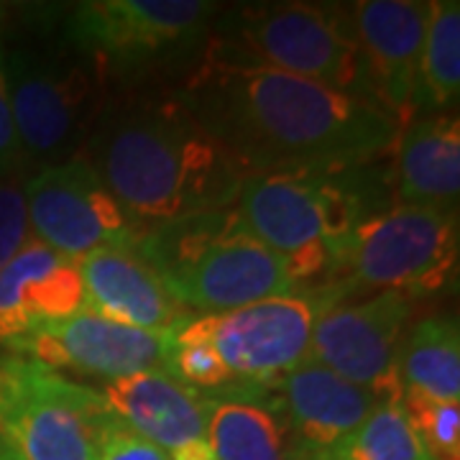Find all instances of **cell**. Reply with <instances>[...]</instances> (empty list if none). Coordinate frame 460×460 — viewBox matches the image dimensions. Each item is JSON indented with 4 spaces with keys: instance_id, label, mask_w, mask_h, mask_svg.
I'll return each instance as SVG.
<instances>
[{
    "instance_id": "4",
    "label": "cell",
    "mask_w": 460,
    "mask_h": 460,
    "mask_svg": "<svg viewBox=\"0 0 460 460\" xmlns=\"http://www.w3.org/2000/svg\"><path fill=\"white\" fill-rule=\"evenodd\" d=\"M184 310L230 313L299 295L284 263L248 233L233 208L148 230L136 251Z\"/></svg>"
},
{
    "instance_id": "13",
    "label": "cell",
    "mask_w": 460,
    "mask_h": 460,
    "mask_svg": "<svg viewBox=\"0 0 460 460\" xmlns=\"http://www.w3.org/2000/svg\"><path fill=\"white\" fill-rule=\"evenodd\" d=\"M432 3L363 0L348 8L366 98L404 128L417 111V77Z\"/></svg>"
},
{
    "instance_id": "24",
    "label": "cell",
    "mask_w": 460,
    "mask_h": 460,
    "mask_svg": "<svg viewBox=\"0 0 460 460\" xmlns=\"http://www.w3.org/2000/svg\"><path fill=\"white\" fill-rule=\"evenodd\" d=\"M399 404L429 460H460V402L402 396Z\"/></svg>"
},
{
    "instance_id": "15",
    "label": "cell",
    "mask_w": 460,
    "mask_h": 460,
    "mask_svg": "<svg viewBox=\"0 0 460 460\" xmlns=\"http://www.w3.org/2000/svg\"><path fill=\"white\" fill-rule=\"evenodd\" d=\"M281 411L299 460H323L384 402V392L353 384L314 361H302L277 384Z\"/></svg>"
},
{
    "instance_id": "5",
    "label": "cell",
    "mask_w": 460,
    "mask_h": 460,
    "mask_svg": "<svg viewBox=\"0 0 460 460\" xmlns=\"http://www.w3.org/2000/svg\"><path fill=\"white\" fill-rule=\"evenodd\" d=\"M208 54L235 65L295 75L368 100L361 54L345 8L317 3L241 5L230 13Z\"/></svg>"
},
{
    "instance_id": "19",
    "label": "cell",
    "mask_w": 460,
    "mask_h": 460,
    "mask_svg": "<svg viewBox=\"0 0 460 460\" xmlns=\"http://www.w3.org/2000/svg\"><path fill=\"white\" fill-rule=\"evenodd\" d=\"M396 205L456 213L460 198L458 115L432 113L410 120L396 138Z\"/></svg>"
},
{
    "instance_id": "8",
    "label": "cell",
    "mask_w": 460,
    "mask_h": 460,
    "mask_svg": "<svg viewBox=\"0 0 460 460\" xmlns=\"http://www.w3.org/2000/svg\"><path fill=\"white\" fill-rule=\"evenodd\" d=\"M115 414L100 392L26 358H0V435L23 460H95Z\"/></svg>"
},
{
    "instance_id": "22",
    "label": "cell",
    "mask_w": 460,
    "mask_h": 460,
    "mask_svg": "<svg viewBox=\"0 0 460 460\" xmlns=\"http://www.w3.org/2000/svg\"><path fill=\"white\" fill-rule=\"evenodd\" d=\"M460 93V3L432 0L420 77H417V111L450 108Z\"/></svg>"
},
{
    "instance_id": "21",
    "label": "cell",
    "mask_w": 460,
    "mask_h": 460,
    "mask_svg": "<svg viewBox=\"0 0 460 460\" xmlns=\"http://www.w3.org/2000/svg\"><path fill=\"white\" fill-rule=\"evenodd\" d=\"M402 396L460 402V332L453 317H429L404 335L396 356Z\"/></svg>"
},
{
    "instance_id": "10",
    "label": "cell",
    "mask_w": 460,
    "mask_h": 460,
    "mask_svg": "<svg viewBox=\"0 0 460 460\" xmlns=\"http://www.w3.org/2000/svg\"><path fill=\"white\" fill-rule=\"evenodd\" d=\"M8 95L23 159L44 166L75 159L93 111L98 77L83 57L5 47Z\"/></svg>"
},
{
    "instance_id": "9",
    "label": "cell",
    "mask_w": 460,
    "mask_h": 460,
    "mask_svg": "<svg viewBox=\"0 0 460 460\" xmlns=\"http://www.w3.org/2000/svg\"><path fill=\"white\" fill-rule=\"evenodd\" d=\"M341 296L338 287H323L317 295L271 296L230 313L187 317L184 325L210 341L233 384L266 389L307 361L317 317Z\"/></svg>"
},
{
    "instance_id": "11",
    "label": "cell",
    "mask_w": 460,
    "mask_h": 460,
    "mask_svg": "<svg viewBox=\"0 0 460 460\" xmlns=\"http://www.w3.org/2000/svg\"><path fill=\"white\" fill-rule=\"evenodd\" d=\"M33 241L80 261L95 251H138L146 235L84 156L44 166L23 181Z\"/></svg>"
},
{
    "instance_id": "12",
    "label": "cell",
    "mask_w": 460,
    "mask_h": 460,
    "mask_svg": "<svg viewBox=\"0 0 460 460\" xmlns=\"http://www.w3.org/2000/svg\"><path fill=\"white\" fill-rule=\"evenodd\" d=\"M411 314V296L376 292L338 302L317 317L307 358L332 374L402 402L396 356Z\"/></svg>"
},
{
    "instance_id": "23",
    "label": "cell",
    "mask_w": 460,
    "mask_h": 460,
    "mask_svg": "<svg viewBox=\"0 0 460 460\" xmlns=\"http://www.w3.org/2000/svg\"><path fill=\"white\" fill-rule=\"evenodd\" d=\"M323 460H429L399 402H384Z\"/></svg>"
},
{
    "instance_id": "7",
    "label": "cell",
    "mask_w": 460,
    "mask_h": 460,
    "mask_svg": "<svg viewBox=\"0 0 460 460\" xmlns=\"http://www.w3.org/2000/svg\"><path fill=\"white\" fill-rule=\"evenodd\" d=\"M458 269V215L392 205L353 230L335 277L341 292L376 289L407 296L445 289Z\"/></svg>"
},
{
    "instance_id": "16",
    "label": "cell",
    "mask_w": 460,
    "mask_h": 460,
    "mask_svg": "<svg viewBox=\"0 0 460 460\" xmlns=\"http://www.w3.org/2000/svg\"><path fill=\"white\" fill-rule=\"evenodd\" d=\"M84 310L77 261L29 241L0 269V343L11 345L33 330Z\"/></svg>"
},
{
    "instance_id": "28",
    "label": "cell",
    "mask_w": 460,
    "mask_h": 460,
    "mask_svg": "<svg viewBox=\"0 0 460 460\" xmlns=\"http://www.w3.org/2000/svg\"><path fill=\"white\" fill-rule=\"evenodd\" d=\"M169 458L172 460H215L213 456V447L208 440H195V443H187L177 447V450H172L169 453Z\"/></svg>"
},
{
    "instance_id": "1",
    "label": "cell",
    "mask_w": 460,
    "mask_h": 460,
    "mask_svg": "<svg viewBox=\"0 0 460 460\" xmlns=\"http://www.w3.org/2000/svg\"><path fill=\"white\" fill-rule=\"evenodd\" d=\"M181 102L246 172H343L394 151L402 126L368 100L266 66L202 59Z\"/></svg>"
},
{
    "instance_id": "17",
    "label": "cell",
    "mask_w": 460,
    "mask_h": 460,
    "mask_svg": "<svg viewBox=\"0 0 460 460\" xmlns=\"http://www.w3.org/2000/svg\"><path fill=\"white\" fill-rule=\"evenodd\" d=\"M77 269L87 313L148 332H172L187 320V310L136 251H95Z\"/></svg>"
},
{
    "instance_id": "29",
    "label": "cell",
    "mask_w": 460,
    "mask_h": 460,
    "mask_svg": "<svg viewBox=\"0 0 460 460\" xmlns=\"http://www.w3.org/2000/svg\"><path fill=\"white\" fill-rule=\"evenodd\" d=\"M0 460H23L21 458V453H18L16 447L8 443L3 435H0Z\"/></svg>"
},
{
    "instance_id": "27",
    "label": "cell",
    "mask_w": 460,
    "mask_h": 460,
    "mask_svg": "<svg viewBox=\"0 0 460 460\" xmlns=\"http://www.w3.org/2000/svg\"><path fill=\"white\" fill-rule=\"evenodd\" d=\"M26 159L21 151L11 95H8V72H5V41L0 39V177H16L18 169H23Z\"/></svg>"
},
{
    "instance_id": "20",
    "label": "cell",
    "mask_w": 460,
    "mask_h": 460,
    "mask_svg": "<svg viewBox=\"0 0 460 460\" xmlns=\"http://www.w3.org/2000/svg\"><path fill=\"white\" fill-rule=\"evenodd\" d=\"M246 392L210 396L208 443L215 460H299L279 402Z\"/></svg>"
},
{
    "instance_id": "18",
    "label": "cell",
    "mask_w": 460,
    "mask_h": 460,
    "mask_svg": "<svg viewBox=\"0 0 460 460\" xmlns=\"http://www.w3.org/2000/svg\"><path fill=\"white\" fill-rule=\"evenodd\" d=\"M100 394L126 428L166 453L195 440H208L210 396L166 371L105 381Z\"/></svg>"
},
{
    "instance_id": "6",
    "label": "cell",
    "mask_w": 460,
    "mask_h": 460,
    "mask_svg": "<svg viewBox=\"0 0 460 460\" xmlns=\"http://www.w3.org/2000/svg\"><path fill=\"white\" fill-rule=\"evenodd\" d=\"M215 3L87 0L66 18V44L102 77L131 80L180 62L213 31Z\"/></svg>"
},
{
    "instance_id": "25",
    "label": "cell",
    "mask_w": 460,
    "mask_h": 460,
    "mask_svg": "<svg viewBox=\"0 0 460 460\" xmlns=\"http://www.w3.org/2000/svg\"><path fill=\"white\" fill-rule=\"evenodd\" d=\"M23 181L0 177V269L31 241Z\"/></svg>"
},
{
    "instance_id": "14",
    "label": "cell",
    "mask_w": 460,
    "mask_h": 460,
    "mask_svg": "<svg viewBox=\"0 0 460 460\" xmlns=\"http://www.w3.org/2000/svg\"><path fill=\"white\" fill-rule=\"evenodd\" d=\"M172 332H148L80 310L77 314L33 330L8 348L51 368H72L105 381L169 371Z\"/></svg>"
},
{
    "instance_id": "3",
    "label": "cell",
    "mask_w": 460,
    "mask_h": 460,
    "mask_svg": "<svg viewBox=\"0 0 460 460\" xmlns=\"http://www.w3.org/2000/svg\"><path fill=\"white\" fill-rule=\"evenodd\" d=\"M350 172H251L238 190L233 210L241 226L296 287L335 277L353 230L371 215Z\"/></svg>"
},
{
    "instance_id": "2",
    "label": "cell",
    "mask_w": 460,
    "mask_h": 460,
    "mask_svg": "<svg viewBox=\"0 0 460 460\" xmlns=\"http://www.w3.org/2000/svg\"><path fill=\"white\" fill-rule=\"evenodd\" d=\"M84 159L144 233L228 210L248 174L181 100L111 118Z\"/></svg>"
},
{
    "instance_id": "26",
    "label": "cell",
    "mask_w": 460,
    "mask_h": 460,
    "mask_svg": "<svg viewBox=\"0 0 460 460\" xmlns=\"http://www.w3.org/2000/svg\"><path fill=\"white\" fill-rule=\"evenodd\" d=\"M95 460H172L159 445L148 443L146 438L136 435L118 417L108 422L98 440Z\"/></svg>"
}]
</instances>
